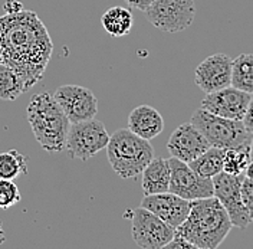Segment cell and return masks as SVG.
<instances>
[{
	"mask_svg": "<svg viewBox=\"0 0 253 249\" xmlns=\"http://www.w3.org/2000/svg\"><path fill=\"white\" fill-rule=\"evenodd\" d=\"M53 44L46 26L32 10L0 16V63L13 68L32 88L50 61Z\"/></svg>",
	"mask_w": 253,
	"mask_h": 249,
	"instance_id": "obj_1",
	"label": "cell"
},
{
	"mask_svg": "<svg viewBox=\"0 0 253 249\" xmlns=\"http://www.w3.org/2000/svg\"><path fill=\"white\" fill-rule=\"evenodd\" d=\"M233 228L230 218L217 198L210 196L191 200L189 216L175 228L196 249H216Z\"/></svg>",
	"mask_w": 253,
	"mask_h": 249,
	"instance_id": "obj_2",
	"label": "cell"
},
{
	"mask_svg": "<svg viewBox=\"0 0 253 249\" xmlns=\"http://www.w3.org/2000/svg\"><path fill=\"white\" fill-rule=\"evenodd\" d=\"M26 118L35 139L45 151L59 153L65 150L71 123L52 94L32 95L26 109Z\"/></svg>",
	"mask_w": 253,
	"mask_h": 249,
	"instance_id": "obj_3",
	"label": "cell"
},
{
	"mask_svg": "<svg viewBox=\"0 0 253 249\" xmlns=\"http://www.w3.org/2000/svg\"><path fill=\"white\" fill-rule=\"evenodd\" d=\"M107 157L112 170L123 179H137L153 160L154 149L150 140L141 139L129 128H120L107 144Z\"/></svg>",
	"mask_w": 253,
	"mask_h": 249,
	"instance_id": "obj_4",
	"label": "cell"
},
{
	"mask_svg": "<svg viewBox=\"0 0 253 249\" xmlns=\"http://www.w3.org/2000/svg\"><path fill=\"white\" fill-rule=\"evenodd\" d=\"M190 123L210 143V146L220 149H236L249 146L252 136L248 133L242 120H230L214 115L203 108L194 111Z\"/></svg>",
	"mask_w": 253,
	"mask_h": 249,
	"instance_id": "obj_5",
	"label": "cell"
},
{
	"mask_svg": "<svg viewBox=\"0 0 253 249\" xmlns=\"http://www.w3.org/2000/svg\"><path fill=\"white\" fill-rule=\"evenodd\" d=\"M110 141V134L102 121L99 120H86L69 125L65 150L71 158H78L86 161L95 157L101 150L107 149Z\"/></svg>",
	"mask_w": 253,
	"mask_h": 249,
	"instance_id": "obj_6",
	"label": "cell"
},
{
	"mask_svg": "<svg viewBox=\"0 0 253 249\" xmlns=\"http://www.w3.org/2000/svg\"><path fill=\"white\" fill-rule=\"evenodd\" d=\"M147 20L169 33L186 31L196 17L194 0H154L144 12Z\"/></svg>",
	"mask_w": 253,
	"mask_h": 249,
	"instance_id": "obj_7",
	"label": "cell"
},
{
	"mask_svg": "<svg viewBox=\"0 0 253 249\" xmlns=\"http://www.w3.org/2000/svg\"><path fill=\"white\" fill-rule=\"evenodd\" d=\"M132 239L141 249H163L174 238L175 229L145 207H137L131 219Z\"/></svg>",
	"mask_w": 253,
	"mask_h": 249,
	"instance_id": "obj_8",
	"label": "cell"
},
{
	"mask_svg": "<svg viewBox=\"0 0 253 249\" xmlns=\"http://www.w3.org/2000/svg\"><path fill=\"white\" fill-rule=\"evenodd\" d=\"M211 180H213V189H214V198L219 199L221 206L227 212L232 225L239 229L248 228L252 219L249 216L242 200L240 187H242L243 174L233 176V174L220 171Z\"/></svg>",
	"mask_w": 253,
	"mask_h": 249,
	"instance_id": "obj_9",
	"label": "cell"
},
{
	"mask_svg": "<svg viewBox=\"0 0 253 249\" xmlns=\"http://www.w3.org/2000/svg\"><path fill=\"white\" fill-rule=\"evenodd\" d=\"M170 164V186L169 192L186 199V200H196L214 196L213 180L199 176L196 171L175 157L169 158Z\"/></svg>",
	"mask_w": 253,
	"mask_h": 249,
	"instance_id": "obj_10",
	"label": "cell"
},
{
	"mask_svg": "<svg viewBox=\"0 0 253 249\" xmlns=\"http://www.w3.org/2000/svg\"><path fill=\"white\" fill-rule=\"evenodd\" d=\"M53 98L61 105L71 124L95 118L98 112L95 94L81 85H62L55 91Z\"/></svg>",
	"mask_w": 253,
	"mask_h": 249,
	"instance_id": "obj_11",
	"label": "cell"
},
{
	"mask_svg": "<svg viewBox=\"0 0 253 249\" xmlns=\"http://www.w3.org/2000/svg\"><path fill=\"white\" fill-rule=\"evenodd\" d=\"M251 98L252 94L240 91L229 85L214 93L206 94L205 100L202 101V108L219 117L230 120H243Z\"/></svg>",
	"mask_w": 253,
	"mask_h": 249,
	"instance_id": "obj_12",
	"label": "cell"
},
{
	"mask_svg": "<svg viewBox=\"0 0 253 249\" xmlns=\"http://www.w3.org/2000/svg\"><path fill=\"white\" fill-rule=\"evenodd\" d=\"M232 58L221 52L207 56L194 72L197 87L209 94L232 85Z\"/></svg>",
	"mask_w": 253,
	"mask_h": 249,
	"instance_id": "obj_13",
	"label": "cell"
},
{
	"mask_svg": "<svg viewBox=\"0 0 253 249\" xmlns=\"http://www.w3.org/2000/svg\"><path fill=\"white\" fill-rule=\"evenodd\" d=\"M210 147V143L191 123H186L177 127L167 141V150L184 163H190L194 158L203 154Z\"/></svg>",
	"mask_w": 253,
	"mask_h": 249,
	"instance_id": "obj_14",
	"label": "cell"
},
{
	"mask_svg": "<svg viewBox=\"0 0 253 249\" xmlns=\"http://www.w3.org/2000/svg\"><path fill=\"white\" fill-rule=\"evenodd\" d=\"M141 206L175 229L189 216L191 202L171 192H164L156 195H145L141 200Z\"/></svg>",
	"mask_w": 253,
	"mask_h": 249,
	"instance_id": "obj_15",
	"label": "cell"
},
{
	"mask_svg": "<svg viewBox=\"0 0 253 249\" xmlns=\"http://www.w3.org/2000/svg\"><path fill=\"white\" fill-rule=\"evenodd\" d=\"M128 128L141 139L153 140L164 130V120L156 108L138 105L128 115Z\"/></svg>",
	"mask_w": 253,
	"mask_h": 249,
	"instance_id": "obj_16",
	"label": "cell"
},
{
	"mask_svg": "<svg viewBox=\"0 0 253 249\" xmlns=\"http://www.w3.org/2000/svg\"><path fill=\"white\" fill-rule=\"evenodd\" d=\"M141 186L144 195H156L169 192L170 164L167 158L153 157L141 173Z\"/></svg>",
	"mask_w": 253,
	"mask_h": 249,
	"instance_id": "obj_17",
	"label": "cell"
},
{
	"mask_svg": "<svg viewBox=\"0 0 253 249\" xmlns=\"http://www.w3.org/2000/svg\"><path fill=\"white\" fill-rule=\"evenodd\" d=\"M101 23L108 35L114 38H121L131 32L134 17L129 12V9L121 7V6H114L102 15Z\"/></svg>",
	"mask_w": 253,
	"mask_h": 249,
	"instance_id": "obj_18",
	"label": "cell"
},
{
	"mask_svg": "<svg viewBox=\"0 0 253 249\" xmlns=\"http://www.w3.org/2000/svg\"><path fill=\"white\" fill-rule=\"evenodd\" d=\"M223 157H224V149L210 146L203 154L190 161L189 166L199 176L206 179H213L216 174L223 171Z\"/></svg>",
	"mask_w": 253,
	"mask_h": 249,
	"instance_id": "obj_19",
	"label": "cell"
},
{
	"mask_svg": "<svg viewBox=\"0 0 253 249\" xmlns=\"http://www.w3.org/2000/svg\"><path fill=\"white\" fill-rule=\"evenodd\" d=\"M232 87L253 94V53H242L232 61Z\"/></svg>",
	"mask_w": 253,
	"mask_h": 249,
	"instance_id": "obj_20",
	"label": "cell"
},
{
	"mask_svg": "<svg viewBox=\"0 0 253 249\" xmlns=\"http://www.w3.org/2000/svg\"><path fill=\"white\" fill-rule=\"evenodd\" d=\"M29 88L13 68L0 63V100L15 101Z\"/></svg>",
	"mask_w": 253,
	"mask_h": 249,
	"instance_id": "obj_21",
	"label": "cell"
},
{
	"mask_svg": "<svg viewBox=\"0 0 253 249\" xmlns=\"http://www.w3.org/2000/svg\"><path fill=\"white\" fill-rule=\"evenodd\" d=\"M28 157L17 150L0 153V179L15 180L19 176L28 174Z\"/></svg>",
	"mask_w": 253,
	"mask_h": 249,
	"instance_id": "obj_22",
	"label": "cell"
},
{
	"mask_svg": "<svg viewBox=\"0 0 253 249\" xmlns=\"http://www.w3.org/2000/svg\"><path fill=\"white\" fill-rule=\"evenodd\" d=\"M249 146H242V147H236V149L224 150V157H223V171L224 173H229L233 176L243 174L246 166L252 160Z\"/></svg>",
	"mask_w": 253,
	"mask_h": 249,
	"instance_id": "obj_23",
	"label": "cell"
},
{
	"mask_svg": "<svg viewBox=\"0 0 253 249\" xmlns=\"http://www.w3.org/2000/svg\"><path fill=\"white\" fill-rule=\"evenodd\" d=\"M22 196L13 180L0 179V209H10L20 202Z\"/></svg>",
	"mask_w": 253,
	"mask_h": 249,
	"instance_id": "obj_24",
	"label": "cell"
},
{
	"mask_svg": "<svg viewBox=\"0 0 253 249\" xmlns=\"http://www.w3.org/2000/svg\"><path fill=\"white\" fill-rule=\"evenodd\" d=\"M240 193H242L243 204H245V207H246L251 219L253 220V179H248V177L243 176Z\"/></svg>",
	"mask_w": 253,
	"mask_h": 249,
	"instance_id": "obj_25",
	"label": "cell"
},
{
	"mask_svg": "<svg viewBox=\"0 0 253 249\" xmlns=\"http://www.w3.org/2000/svg\"><path fill=\"white\" fill-rule=\"evenodd\" d=\"M167 249H196L190 242H187L183 236L178 234H174V238L167 244Z\"/></svg>",
	"mask_w": 253,
	"mask_h": 249,
	"instance_id": "obj_26",
	"label": "cell"
},
{
	"mask_svg": "<svg viewBox=\"0 0 253 249\" xmlns=\"http://www.w3.org/2000/svg\"><path fill=\"white\" fill-rule=\"evenodd\" d=\"M242 123L245 125V128L248 130V133L253 137V97L251 98L249 104H248V108H246V112L243 115Z\"/></svg>",
	"mask_w": 253,
	"mask_h": 249,
	"instance_id": "obj_27",
	"label": "cell"
},
{
	"mask_svg": "<svg viewBox=\"0 0 253 249\" xmlns=\"http://www.w3.org/2000/svg\"><path fill=\"white\" fill-rule=\"evenodd\" d=\"M129 7H134L137 10L145 12L148 9V6L154 1V0H124Z\"/></svg>",
	"mask_w": 253,
	"mask_h": 249,
	"instance_id": "obj_28",
	"label": "cell"
},
{
	"mask_svg": "<svg viewBox=\"0 0 253 249\" xmlns=\"http://www.w3.org/2000/svg\"><path fill=\"white\" fill-rule=\"evenodd\" d=\"M243 176L248 177V179H253V160H251L249 164L246 166V169L243 171Z\"/></svg>",
	"mask_w": 253,
	"mask_h": 249,
	"instance_id": "obj_29",
	"label": "cell"
},
{
	"mask_svg": "<svg viewBox=\"0 0 253 249\" xmlns=\"http://www.w3.org/2000/svg\"><path fill=\"white\" fill-rule=\"evenodd\" d=\"M249 147H251V158L253 160V137L252 140H251V146H249Z\"/></svg>",
	"mask_w": 253,
	"mask_h": 249,
	"instance_id": "obj_30",
	"label": "cell"
}]
</instances>
